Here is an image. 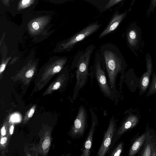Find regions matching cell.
I'll use <instances>...</instances> for the list:
<instances>
[{"mask_svg":"<svg viewBox=\"0 0 156 156\" xmlns=\"http://www.w3.org/2000/svg\"><path fill=\"white\" fill-rule=\"evenodd\" d=\"M143 147L138 155L156 156V133L149 129Z\"/></svg>","mask_w":156,"mask_h":156,"instance_id":"9","label":"cell"},{"mask_svg":"<svg viewBox=\"0 0 156 156\" xmlns=\"http://www.w3.org/2000/svg\"><path fill=\"white\" fill-rule=\"evenodd\" d=\"M6 64V63H3V64H1V65L0 66V74H1V73L4 70L5 68Z\"/></svg>","mask_w":156,"mask_h":156,"instance_id":"23","label":"cell"},{"mask_svg":"<svg viewBox=\"0 0 156 156\" xmlns=\"http://www.w3.org/2000/svg\"><path fill=\"white\" fill-rule=\"evenodd\" d=\"M151 5L152 7H156V0H151Z\"/></svg>","mask_w":156,"mask_h":156,"instance_id":"27","label":"cell"},{"mask_svg":"<svg viewBox=\"0 0 156 156\" xmlns=\"http://www.w3.org/2000/svg\"><path fill=\"white\" fill-rule=\"evenodd\" d=\"M116 128V120L114 117L113 116L110 119L102 143L97 153V156H105L108 152Z\"/></svg>","mask_w":156,"mask_h":156,"instance_id":"7","label":"cell"},{"mask_svg":"<svg viewBox=\"0 0 156 156\" xmlns=\"http://www.w3.org/2000/svg\"><path fill=\"white\" fill-rule=\"evenodd\" d=\"M89 110L91 115V123L89 131L83 144L81 148V156L90 155L93 135L96 130V127L98 123L96 114L91 108H90Z\"/></svg>","mask_w":156,"mask_h":156,"instance_id":"8","label":"cell"},{"mask_svg":"<svg viewBox=\"0 0 156 156\" xmlns=\"http://www.w3.org/2000/svg\"><path fill=\"white\" fill-rule=\"evenodd\" d=\"M127 39L129 45L135 46L138 41V36L136 30L134 29L130 30L127 34Z\"/></svg>","mask_w":156,"mask_h":156,"instance_id":"14","label":"cell"},{"mask_svg":"<svg viewBox=\"0 0 156 156\" xmlns=\"http://www.w3.org/2000/svg\"><path fill=\"white\" fill-rule=\"evenodd\" d=\"M61 86V82L58 81L55 83L53 86L52 89L54 90H56L58 89Z\"/></svg>","mask_w":156,"mask_h":156,"instance_id":"21","label":"cell"},{"mask_svg":"<svg viewBox=\"0 0 156 156\" xmlns=\"http://www.w3.org/2000/svg\"><path fill=\"white\" fill-rule=\"evenodd\" d=\"M139 121V118L136 114H130L127 116L114 133L109 150L113 148L115 143L124 133L135 127Z\"/></svg>","mask_w":156,"mask_h":156,"instance_id":"6","label":"cell"},{"mask_svg":"<svg viewBox=\"0 0 156 156\" xmlns=\"http://www.w3.org/2000/svg\"><path fill=\"white\" fill-rule=\"evenodd\" d=\"M34 74V70L32 69L29 70L26 73L25 76L27 78L32 77Z\"/></svg>","mask_w":156,"mask_h":156,"instance_id":"20","label":"cell"},{"mask_svg":"<svg viewBox=\"0 0 156 156\" xmlns=\"http://www.w3.org/2000/svg\"><path fill=\"white\" fill-rule=\"evenodd\" d=\"M148 129V127L147 126L144 133L135 138L132 142L128 153L129 156H134L141 149L144 143Z\"/></svg>","mask_w":156,"mask_h":156,"instance_id":"13","label":"cell"},{"mask_svg":"<svg viewBox=\"0 0 156 156\" xmlns=\"http://www.w3.org/2000/svg\"><path fill=\"white\" fill-rule=\"evenodd\" d=\"M102 67L107 73L109 85L115 94L118 75L121 74L120 85L124 78L126 65L119 48L111 43L101 45L99 49Z\"/></svg>","mask_w":156,"mask_h":156,"instance_id":"1","label":"cell"},{"mask_svg":"<svg viewBox=\"0 0 156 156\" xmlns=\"http://www.w3.org/2000/svg\"><path fill=\"white\" fill-rule=\"evenodd\" d=\"M156 93V74L154 72L152 75V78L149 90L146 94V96H149Z\"/></svg>","mask_w":156,"mask_h":156,"instance_id":"16","label":"cell"},{"mask_svg":"<svg viewBox=\"0 0 156 156\" xmlns=\"http://www.w3.org/2000/svg\"><path fill=\"white\" fill-rule=\"evenodd\" d=\"M127 13L126 11L120 14H116L112 18L107 27L100 33L99 38L101 39L115 30L118 27Z\"/></svg>","mask_w":156,"mask_h":156,"instance_id":"11","label":"cell"},{"mask_svg":"<svg viewBox=\"0 0 156 156\" xmlns=\"http://www.w3.org/2000/svg\"><path fill=\"white\" fill-rule=\"evenodd\" d=\"M87 126L86 109L83 105L79 107L71 130V135L74 139L82 137Z\"/></svg>","mask_w":156,"mask_h":156,"instance_id":"5","label":"cell"},{"mask_svg":"<svg viewBox=\"0 0 156 156\" xmlns=\"http://www.w3.org/2000/svg\"><path fill=\"white\" fill-rule=\"evenodd\" d=\"M12 1H13V0H11Z\"/></svg>","mask_w":156,"mask_h":156,"instance_id":"29","label":"cell"},{"mask_svg":"<svg viewBox=\"0 0 156 156\" xmlns=\"http://www.w3.org/2000/svg\"><path fill=\"white\" fill-rule=\"evenodd\" d=\"M7 140V138L6 137H4L2 138L1 140L0 143L1 144H4L5 143Z\"/></svg>","mask_w":156,"mask_h":156,"instance_id":"25","label":"cell"},{"mask_svg":"<svg viewBox=\"0 0 156 156\" xmlns=\"http://www.w3.org/2000/svg\"><path fill=\"white\" fill-rule=\"evenodd\" d=\"M35 0H20L17 6L18 11L27 8L34 4Z\"/></svg>","mask_w":156,"mask_h":156,"instance_id":"17","label":"cell"},{"mask_svg":"<svg viewBox=\"0 0 156 156\" xmlns=\"http://www.w3.org/2000/svg\"><path fill=\"white\" fill-rule=\"evenodd\" d=\"M124 147V144L123 142L119 143L115 147L109 155L110 156H119L122 153Z\"/></svg>","mask_w":156,"mask_h":156,"instance_id":"15","label":"cell"},{"mask_svg":"<svg viewBox=\"0 0 156 156\" xmlns=\"http://www.w3.org/2000/svg\"><path fill=\"white\" fill-rule=\"evenodd\" d=\"M95 48L93 44L88 45L84 51H78L75 55L72 68H76V83L74 88V96L76 98L80 90L87 83L90 76L89 66L92 55Z\"/></svg>","mask_w":156,"mask_h":156,"instance_id":"2","label":"cell"},{"mask_svg":"<svg viewBox=\"0 0 156 156\" xmlns=\"http://www.w3.org/2000/svg\"><path fill=\"white\" fill-rule=\"evenodd\" d=\"M2 2L7 7H9L10 5L9 0H2Z\"/></svg>","mask_w":156,"mask_h":156,"instance_id":"22","label":"cell"},{"mask_svg":"<svg viewBox=\"0 0 156 156\" xmlns=\"http://www.w3.org/2000/svg\"><path fill=\"white\" fill-rule=\"evenodd\" d=\"M123 0H110L105 6V9H109Z\"/></svg>","mask_w":156,"mask_h":156,"instance_id":"18","label":"cell"},{"mask_svg":"<svg viewBox=\"0 0 156 156\" xmlns=\"http://www.w3.org/2000/svg\"><path fill=\"white\" fill-rule=\"evenodd\" d=\"M50 140L49 138L45 139L43 141L42 147L43 149L45 150L47 149L50 144Z\"/></svg>","mask_w":156,"mask_h":156,"instance_id":"19","label":"cell"},{"mask_svg":"<svg viewBox=\"0 0 156 156\" xmlns=\"http://www.w3.org/2000/svg\"><path fill=\"white\" fill-rule=\"evenodd\" d=\"M34 111L35 109L34 108H32L30 109L28 115V117L29 118H31L32 116L34 113Z\"/></svg>","mask_w":156,"mask_h":156,"instance_id":"24","label":"cell"},{"mask_svg":"<svg viewBox=\"0 0 156 156\" xmlns=\"http://www.w3.org/2000/svg\"><path fill=\"white\" fill-rule=\"evenodd\" d=\"M101 26L98 22L88 25L65 40L62 44V49L67 51H71L77 43L97 31Z\"/></svg>","mask_w":156,"mask_h":156,"instance_id":"4","label":"cell"},{"mask_svg":"<svg viewBox=\"0 0 156 156\" xmlns=\"http://www.w3.org/2000/svg\"><path fill=\"white\" fill-rule=\"evenodd\" d=\"M14 127L13 125H11L10 126L9 129V133L10 134L12 135L13 134V132Z\"/></svg>","mask_w":156,"mask_h":156,"instance_id":"28","label":"cell"},{"mask_svg":"<svg viewBox=\"0 0 156 156\" xmlns=\"http://www.w3.org/2000/svg\"><path fill=\"white\" fill-rule=\"evenodd\" d=\"M49 20V17L48 16H42L31 20L28 24V27L31 32L39 31L44 27Z\"/></svg>","mask_w":156,"mask_h":156,"instance_id":"12","label":"cell"},{"mask_svg":"<svg viewBox=\"0 0 156 156\" xmlns=\"http://www.w3.org/2000/svg\"><path fill=\"white\" fill-rule=\"evenodd\" d=\"M93 67L95 78L100 90L105 97L112 99L115 94L107 81L106 72L102 67L100 52H96Z\"/></svg>","mask_w":156,"mask_h":156,"instance_id":"3","label":"cell"},{"mask_svg":"<svg viewBox=\"0 0 156 156\" xmlns=\"http://www.w3.org/2000/svg\"><path fill=\"white\" fill-rule=\"evenodd\" d=\"M146 60L147 71L141 76L140 81L139 94L140 95L146 92L149 85L150 76L153 71L151 58L148 53Z\"/></svg>","mask_w":156,"mask_h":156,"instance_id":"10","label":"cell"},{"mask_svg":"<svg viewBox=\"0 0 156 156\" xmlns=\"http://www.w3.org/2000/svg\"><path fill=\"white\" fill-rule=\"evenodd\" d=\"M5 127H2L1 129V133L2 136H4L5 134Z\"/></svg>","mask_w":156,"mask_h":156,"instance_id":"26","label":"cell"}]
</instances>
